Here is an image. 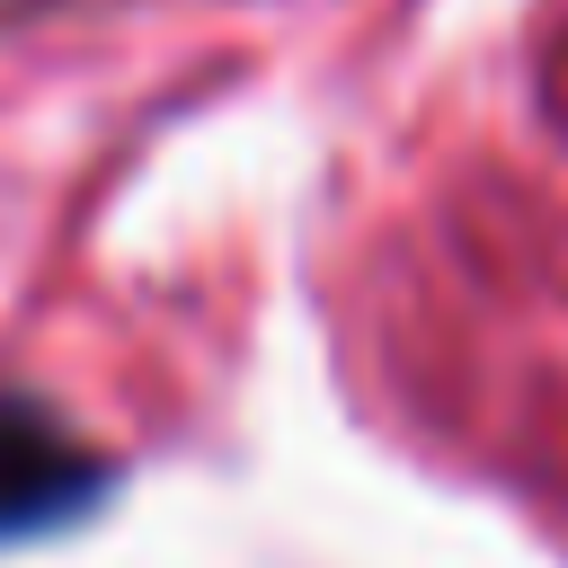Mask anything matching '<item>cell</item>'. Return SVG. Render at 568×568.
Masks as SVG:
<instances>
[{
	"label": "cell",
	"mask_w": 568,
	"mask_h": 568,
	"mask_svg": "<svg viewBox=\"0 0 568 568\" xmlns=\"http://www.w3.org/2000/svg\"><path fill=\"white\" fill-rule=\"evenodd\" d=\"M98 488H106V462L62 417H44L27 399H0V541L80 515Z\"/></svg>",
	"instance_id": "6da1fadb"
}]
</instances>
